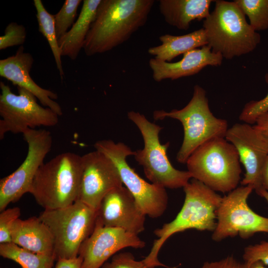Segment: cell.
Instances as JSON below:
<instances>
[{
    "mask_svg": "<svg viewBox=\"0 0 268 268\" xmlns=\"http://www.w3.org/2000/svg\"><path fill=\"white\" fill-rule=\"evenodd\" d=\"M253 126L268 146V111L260 116Z\"/></svg>",
    "mask_w": 268,
    "mask_h": 268,
    "instance_id": "cell-33",
    "label": "cell"
},
{
    "mask_svg": "<svg viewBox=\"0 0 268 268\" xmlns=\"http://www.w3.org/2000/svg\"><path fill=\"white\" fill-rule=\"evenodd\" d=\"M128 117L138 128L143 139V148L135 151L134 156L146 177L152 184L165 189L184 188L192 176L188 171L176 169L171 164L167 155L170 142L162 144L159 140L163 128L137 112H129Z\"/></svg>",
    "mask_w": 268,
    "mask_h": 268,
    "instance_id": "cell-7",
    "label": "cell"
},
{
    "mask_svg": "<svg viewBox=\"0 0 268 268\" xmlns=\"http://www.w3.org/2000/svg\"><path fill=\"white\" fill-rule=\"evenodd\" d=\"M240 163L235 146L219 137L196 148L186 164L192 178L215 192L225 193L238 187L242 172Z\"/></svg>",
    "mask_w": 268,
    "mask_h": 268,
    "instance_id": "cell-5",
    "label": "cell"
},
{
    "mask_svg": "<svg viewBox=\"0 0 268 268\" xmlns=\"http://www.w3.org/2000/svg\"><path fill=\"white\" fill-rule=\"evenodd\" d=\"M185 200L182 208L171 222L154 231V240L149 253L142 260L148 268L167 267L158 259L160 249L173 235L190 229L213 232L216 225V211L222 199L202 183L192 179L183 188Z\"/></svg>",
    "mask_w": 268,
    "mask_h": 268,
    "instance_id": "cell-2",
    "label": "cell"
},
{
    "mask_svg": "<svg viewBox=\"0 0 268 268\" xmlns=\"http://www.w3.org/2000/svg\"><path fill=\"white\" fill-rule=\"evenodd\" d=\"M39 217L53 236L57 261L78 256L81 245L94 230L97 211L77 200L65 207L44 209Z\"/></svg>",
    "mask_w": 268,
    "mask_h": 268,
    "instance_id": "cell-8",
    "label": "cell"
},
{
    "mask_svg": "<svg viewBox=\"0 0 268 268\" xmlns=\"http://www.w3.org/2000/svg\"><path fill=\"white\" fill-rule=\"evenodd\" d=\"M248 268H268L265 267V265L261 262H256L251 265Z\"/></svg>",
    "mask_w": 268,
    "mask_h": 268,
    "instance_id": "cell-36",
    "label": "cell"
},
{
    "mask_svg": "<svg viewBox=\"0 0 268 268\" xmlns=\"http://www.w3.org/2000/svg\"><path fill=\"white\" fill-rule=\"evenodd\" d=\"M223 59L221 55L213 53L208 45H205L186 52L177 62H164L154 58L149 60V66L153 79L160 82L194 75L208 66H219Z\"/></svg>",
    "mask_w": 268,
    "mask_h": 268,
    "instance_id": "cell-18",
    "label": "cell"
},
{
    "mask_svg": "<svg viewBox=\"0 0 268 268\" xmlns=\"http://www.w3.org/2000/svg\"><path fill=\"white\" fill-rule=\"evenodd\" d=\"M153 116L156 120L176 119L182 124L184 138L176 156L181 163H186L193 151L206 141L215 137H225L228 129L226 120L213 115L206 91L199 85L194 86L193 96L184 108L170 112L155 110Z\"/></svg>",
    "mask_w": 268,
    "mask_h": 268,
    "instance_id": "cell-6",
    "label": "cell"
},
{
    "mask_svg": "<svg viewBox=\"0 0 268 268\" xmlns=\"http://www.w3.org/2000/svg\"><path fill=\"white\" fill-rule=\"evenodd\" d=\"M33 3L36 10L39 31L47 39L53 53L57 67L61 78L63 79L64 72L61 51L56 35L54 15L48 12L41 0H34Z\"/></svg>",
    "mask_w": 268,
    "mask_h": 268,
    "instance_id": "cell-24",
    "label": "cell"
},
{
    "mask_svg": "<svg viewBox=\"0 0 268 268\" xmlns=\"http://www.w3.org/2000/svg\"><path fill=\"white\" fill-rule=\"evenodd\" d=\"M258 195L264 198L268 202V192L265 190H262L259 193Z\"/></svg>",
    "mask_w": 268,
    "mask_h": 268,
    "instance_id": "cell-37",
    "label": "cell"
},
{
    "mask_svg": "<svg viewBox=\"0 0 268 268\" xmlns=\"http://www.w3.org/2000/svg\"><path fill=\"white\" fill-rule=\"evenodd\" d=\"M101 0H84L80 13L70 29L58 40L62 56L75 60L83 48L86 37Z\"/></svg>",
    "mask_w": 268,
    "mask_h": 268,
    "instance_id": "cell-21",
    "label": "cell"
},
{
    "mask_svg": "<svg viewBox=\"0 0 268 268\" xmlns=\"http://www.w3.org/2000/svg\"><path fill=\"white\" fill-rule=\"evenodd\" d=\"M101 268H148L143 260L136 261L130 252L117 253L110 262L107 261Z\"/></svg>",
    "mask_w": 268,
    "mask_h": 268,
    "instance_id": "cell-31",
    "label": "cell"
},
{
    "mask_svg": "<svg viewBox=\"0 0 268 268\" xmlns=\"http://www.w3.org/2000/svg\"><path fill=\"white\" fill-rule=\"evenodd\" d=\"M153 0H101L84 42L86 55L109 51L146 23Z\"/></svg>",
    "mask_w": 268,
    "mask_h": 268,
    "instance_id": "cell-1",
    "label": "cell"
},
{
    "mask_svg": "<svg viewBox=\"0 0 268 268\" xmlns=\"http://www.w3.org/2000/svg\"><path fill=\"white\" fill-rule=\"evenodd\" d=\"M261 178L263 189L268 192V155L262 169Z\"/></svg>",
    "mask_w": 268,
    "mask_h": 268,
    "instance_id": "cell-35",
    "label": "cell"
},
{
    "mask_svg": "<svg viewBox=\"0 0 268 268\" xmlns=\"http://www.w3.org/2000/svg\"><path fill=\"white\" fill-rule=\"evenodd\" d=\"M161 44L148 49L154 58L170 62L176 57L207 45L204 29L202 28L181 36L165 34L159 38Z\"/></svg>",
    "mask_w": 268,
    "mask_h": 268,
    "instance_id": "cell-22",
    "label": "cell"
},
{
    "mask_svg": "<svg viewBox=\"0 0 268 268\" xmlns=\"http://www.w3.org/2000/svg\"><path fill=\"white\" fill-rule=\"evenodd\" d=\"M201 268H248L244 263L238 261L233 256H227L218 261L206 262Z\"/></svg>",
    "mask_w": 268,
    "mask_h": 268,
    "instance_id": "cell-32",
    "label": "cell"
},
{
    "mask_svg": "<svg viewBox=\"0 0 268 268\" xmlns=\"http://www.w3.org/2000/svg\"><path fill=\"white\" fill-rule=\"evenodd\" d=\"M54 268H81L82 259L78 256L72 259H59Z\"/></svg>",
    "mask_w": 268,
    "mask_h": 268,
    "instance_id": "cell-34",
    "label": "cell"
},
{
    "mask_svg": "<svg viewBox=\"0 0 268 268\" xmlns=\"http://www.w3.org/2000/svg\"><path fill=\"white\" fill-rule=\"evenodd\" d=\"M25 27L16 22H11L6 27L4 34L0 37V50L22 45L26 39Z\"/></svg>",
    "mask_w": 268,
    "mask_h": 268,
    "instance_id": "cell-28",
    "label": "cell"
},
{
    "mask_svg": "<svg viewBox=\"0 0 268 268\" xmlns=\"http://www.w3.org/2000/svg\"><path fill=\"white\" fill-rule=\"evenodd\" d=\"M212 0H160L159 9L165 22L187 30L192 21L205 19L210 14Z\"/></svg>",
    "mask_w": 268,
    "mask_h": 268,
    "instance_id": "cell-20",
    "label": "cell"
},
{
    "mask_svg": "<svg viewBox=\"0 0 268 268\" xmlns=\"http://www.w3.org/2000/svg\"><path fill=\"white\" fill-rule=\"evenodd\" d=\"M82 171L81 156L60 153L40 166L29 193L44 209L67 206L77 199Z\"/></svg>",
    "mask_w": 268,
    "mask_h": 268,
    "instance_id": "cell-4",
    "label": "cell"
},
{
    "mask_svg": "<svg viewBox=\"0 0 268 268\" xmlns=\"http://www.w3.org/2000/svg\"><path fill=\"white\" fill-rule=\"evenodd\" d=\"M265 79L268 84V73H266ZM268 111V93L260 100L248 102L244 106L239 120L248 124H255L258 118Z\"/></svg>",
    "mask_w": 268,
    "mask_h": 268,
    "instance_id": "cell-27",
    "label": "cell"
},
{
    "mask_svg": "<svg viewBox=\"0 0 268 268\" xmlns=\"http://www.w3.org/2000/svg\"><path fill=\"white\" fill-rule=\"evenodd\" d=\"M256 32L268 29V0H235Z\"/></svg>",
    "mask_w": 268,
    "mask_h": 268,
    "instance_id": "cell-25",
    "label": "cell"
},
{
    "mask_svg": "<svg viewBox=\"0 0 268 268\" xmlns=\"http://www.w3.org/2000/svg\"><path fill=\"white\" fill-rule=\"evenodd\" d=\"M34 63L31 54L24 51L21 46L16 53L0 60V75L12 83L32 93L40 103L55 112L59 116L63 114L60 105L54 100L58 95L53 91L43 88L32 79L30 71Z\"/></svg>",
    "mask_w": 268,
    "mask_h": 268,
    "instance_id": "cell-17",
    "label": "cell"
},
{
    "mask_svg": "<svg viewBox=\"0 0 268 268\" xmlns=\"http://www.w3.org/2000/svg\"><path fill=\"white\" fill-rule=\"evenodd\" d=\"M28 144L27 156L13 173L0 180V211L30 192L34 178L51 150L52 137L44 129H28L23 134Z\"/></svg>",
    "mask_w": 268,
    "mask_h": 268,
    "instance_id": "cell-12",
    "label": "cell"
},
{
    "mask_svg": "<svg viewBox=\"0 0 268 268\" xmlns=\"http://www.w3.org/2000/svg\"><path fill=\"white\" fill-rule=\"evenodd\" d=\"M243 258L244 263L248 267L256 262H261L265 266H268V241H262L246 247Z\"/></svg>",
    "mask_w": 268,
    "mask_h": 268,
    "instance_id": "cell-30",
    "label": "cell"
},
{
    "mask_svg": "<svg viewBox=\"0 0 268 268\" xmlns=\"http://www.w3.org/2000/svg\"><path fill=\"white\" fill-rule=\"evenodd\" d=\"M213 10L203 21L211 51L231 60L254 51L261 36L247 22L245 15L233 1L215 0Z\"/></svg>",
    "mask_w": 268,
    "mask_h": 268,
    "instance_id": "cell-3",
    "label": "cell"
},
{
    "mask_svg": "<svg viewBox=\"0 0 268 268\" xmlns=\"http://www.w3.org/2000/svg\"><path fill=\"white\" fill-rule=\"evenodd\" d=\"M0 255L18 264L22 268H54L55 256L34 253L13 242L0 244Z\"/></svg>",
    "mask_w": 268,
    "mask_h": 268,
    "instance_id": "cell-23",
    "label": "cell"
},
{
    "mask_svg": "<svg viewBox=\"0 0 268 268\" xmlns=\"http://www.w3.org/2000/svg\"><path fill=\"white\" fill-rule=\"evenodd\" d=\"M81 0H66L59 12L54 15L58 40L63 37L74 24Z\"/></svg>",
    "mask_w": 268,
    "mask_h": 268,
    "instance_id": "cell-26",
    "label": "cell"
},
{
    "mask_svg": "<svg viewBox=\"0 0 268 268\" xmlns=\"http://www.w3.org/2000/svg\"><path fill=\"white\" fill-rule=\"evenodd\" d=\"M145 216L132 194L122 186L104 196L97 210L96 222L138 235L144 230Z\"/></svg>",
    "mask_w": 268,
    "mask_h": 268,
    "instance_id": "cell-16",
    "label": "cell"
},
{
    "mask_svg": "<svg viewBox=\"0 0 268 268\" xmlns=\"http://www.w3.org/2000/svg\"><path fill=\"white\" fill-rule=\"evenodd\" d=\"M11 237L12 242L24 249L38 254L55 256L53 236L39 217L17 219L12 226Z\"/></svg>",
    "mask_w": 268,
    "mask_h": 268,
    "instance_id": "cell-19",
    "label": "cell"
},
{
    "mask_svg": "<svg viewBox=\"0 0 268 268\" xmlns=\"http://www.w3.org/2000/svg\"><path fill=\"white\" fill-rule=\"evenodd\" d=\"M0 139L8 132L22 133L28 129L40 126L53 127L59 122V116L51 109L44 108L28 90L17 87L18 94L0 81Z\"/></svg>",
    "mask_w": 268,
    "mask_h": 268,
    "instance_id": "cell-10",
    "label": "cell"
},
{
    "mask_svg": "<svg viewBox=\"0 0 268 268\" xmlns=\"http://www.w3.org/2000/svg\"><path fill=\"white\" fill-rule=\"evenodd\" d=\"M20 215L18 207L5 209L0 213V244L12 242L11 229Z\"/></svg>",
    "mask_w": 268,
    "mask_h": 268,
    "instance_id": "cell-29",
    "label": "cell"
},
{
    "mask_svg": "<svg viewBox=\"0 0 268 268\" xmlns=\"http://www.w3.org/2000/svg\"><path fill=\"white\" fill-rule=\"evenodd\" d=\"M254 190L250 185L237 187L222 197L216 211V225L212 239L217 242L239 235L248 239L258 232L268 233V217L255 212L247 200Z\"/></svg>",
    "mask_w": 268,
    "mask_h": 268,
    "instance_id": "cell-11",
    "label": "cell"
},
{
    "mask_svg": "<svg viewBox=\"0 0 268 268\" xmlns=\"http://www.w3.org/2000/svg\"><path fill=\"white\" fill-rule=\"evenodd\" d=\"M225 138L236 148L245 170L242 186H252L258 195L263 190L261 171L268 155V146L253 126L236 123L228 129Z\"/></svg>",
    "mask_w": 268,
    "mask_h": 268,
    "instance_id": "cell-14",
    "label": "cell"
},
{
    "mask_svg": "<svg viewBox=\"0 0 268 268\" xmlns=\"http://www.w3.org/2000/svg\"><path fill=\"white\" fill-rule=\"evenodd\" d=\"M145 246V242L138 235L121 228L105 227L96 222L94 230L79 249L81 268H101L109 258L124 248L141 249Z\"/></svg>",
    "mask_w": 268,
    "mask_h": 268,
    "instance_id": "cell-15",
    "label": "cell"
},
{
    "mask_svg": "<svg viewBox=\"0 0 268 268\" xmlns=\"http://www.w3.org/2000/svg\"><path fill=\"white\" fill-rule=\"evenodd\" d=\"M81 158L82 171L76 201L97 211L104 196L123 184L117 167L103 153L95 150Z\"/></svg>",
    "mask_w": 268,
    "mask_h": 268,
    "instance_id": "cell-13",
    "label": "cell"
},
{
    "mask_svg": "<svg viewBox=\"0 0 268 268\" xmlns=\"http://www.w3.org/2000/svg\"><path fill=\"white\" fill-rule=\"evenodd\" d=\"M94 147L112 160L119 172L123 184L145 215L156 218L164 213L168 201L166 189L147 182L127 163V157L134 155L135 151L123 142L116 143L110 139L98 140Z\"/></svg>",
    "mask_w": 268,
    "mask_h": 268,
    "instance_id": "cell-9",
    "label": "cell"
}]
</instances>
